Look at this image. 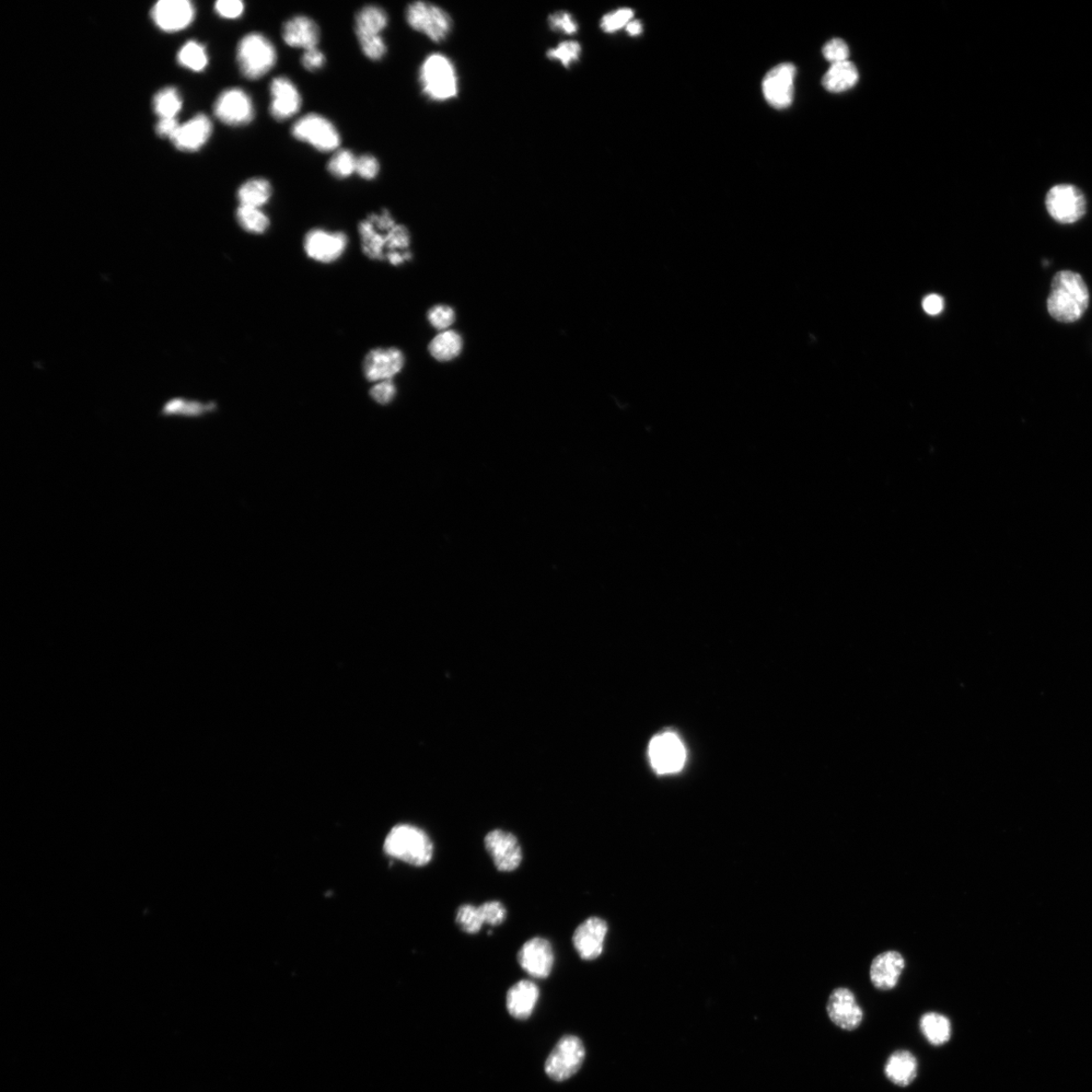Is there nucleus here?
<instances>
[{"label":"nucleus","mask_w":1092,"mask_h":1092,"mask_svg":"<svg viewBox=\"0 0 1092 1092\" xmlns=\"http://www.w3.org/2000/svg\"><path fill=\"white\" fill-rule=\"evenodd\" d=\"M358 232L363 251L369 260L397 265L411 254L409 230L397 224L388 210L367 216L359 223Z\"/></svg>","instance_id":"obj_1"},{"label":"nucleus","mask_w":1092,"mask_h":1092,"mask_svg":"<svg viewBox=\"0 0 1092 1092\" xmlns=\"http://www.w3.org/2000/svg\"><path fill=\"white\" fill-rule=\"evenodd\" d=\"M1089 290L1082 275L1072 271L1057 273L1047 300L1050 316L1061 323H1074L1085 315Z\"/></svg>","instance_id":"obj_2"},{"label":"nucleus","mask_w":1092,"mask_h":1092,"mask_svg":"<svg viewBox=\"0 0 1092 1092\" xmlns=\"http://www.w3.org/2000/svg\"><path fill=\"white\" fill-rule=\"evenodd\" d=\"M383 849L388 856L406 864L423 867L432 862L434 846L421 829L410 824L394 827L387 836Z\"/></svg>","instance_id":"obj_3"},{"label":"nucleus","mask_w":1092,"mask_h":1092,"mask_svg":"<svg viewBox=\"0 0 1092 1092\" xmlns=\"http://www.w3.org/2000/svg\"><path fill=\"white\" fill-rule=\"evenodd\" d=\"M419 81L423 94L430 100L444 102L459 94V76L455 64L444 54L429 55L423 61Z\"/></svg>","instance_id":"obj_4"},{"label":"nucleus","mask_w":1092,"mask_h":1092,"mask_svg":"<svg viewBox=\"0 0 1092 1092\" xmlns=\"http://www.w3.org/2000/svg\"><path fill=\"white\" fill-rule=\"evenodd\" d=\"M276 61L274 45L260 33H250L238 44V66L242 75L249 80H258L270 73Z\"/></svg>","instance_id":"obj_5"},{"label":"nucleus","mask_w":1092,"mask_h":1092,"mask_svg":"<svg viewBox=\"0 0 1092 1092\" xmlns=\"http://www.w3.org/2000/svg\"><path fill=\"white\" fill-rule=\"evenodd\" d=\"M408 25L436 43L445 41L452 30V20L446 11L433 4L412 3L406 8Z\"/></svg>","instance_id":"obj_6"},{"label":"nucleus","mask_w":1092,"mask_h":1092,"mask_svg":"<svg viewBox=\"0 0 1092 1092\" xmlns=\"http://www.w3.org/2000/svg\"><path fill=\"white\" fill-rule=\"evenodd\" d=\"M292 134L298 141L320 153H333L341 144V136L334 124L318 113H309L298 120L292 127Z\"/></svg>","instance_id":"obj_7"},{"label":"nucleus","mask_w":1092,"mask_h":1092,"mask_svg":"<svg viewBox=\"0 0 1092 1092\" xmlns=\"http://www.w3.org/2000/svg\"><path fill=\"white\" fill-rule=\"evenodd\" d=\"M1045 205L1056 222L1064 225L1078 222L1086 213L1085 196L1072 184L1055 185L1045 195Z\"/></svg>","instance_id":"obj_8"},{"label":"nucleus","mask_w":1092,"mask_h":1092,"mask_svg":"<svg viewBox=\"0 0 1092 1092\" xmlns=\"http://www.w3.org/2000/svg\"><path fill=\"white\" fill-rule=\"evenodd\" d=\"M586 1051L582 1041L575 1036L564 1037L545 1062V1072L554 1082L571 1078L583 1065Z\"/></svg>","instance_id":"obj_9"},{"label":"nucleus","mask_w":1092,"mask_h":1092,"mask_svg":"<svg viewBox=\"0 0 1092 1092\" xmlns=\"http://www.w3.org/2000/svg\"><path fill=\"white\" fill-rule=\"evenodd\" d=\"M648 757L658 774H673L686 762V750L677 735L667 731L650 740Z\"/></svg>","instance_id":"obj_10"},{"label":"nucleus","mask_w":1092,"mask_h":1092,"mask_svg":"<svg viewBox=\"0 0 1092 1092\" xmlns=\"http://www.w3.org/2000/svg\"><path fill=\"white\" fill-rule=\"evenodd\" d=\"M216 117L232 127L250 124L255 117L252 99L246 90L230 88L220 94L214 107Z\"/></svg>","instance_id":"obj_11"},{"label":"nucleus","mask_w":1092,"mask_h":1092,"mask_svg":"<svg viewBox=\"0 0 1092 1092\" xmlns=\"http://www.w3.org/2000/svg\"><path fill=\"white\" fill-rule=\"evenodd\" d=\"M795 76L796 68L792 63L777 65L766 73L763 80V94L770 106L778 110L790 107L794 98Z\"/></svg>","instance_id":"obj_12"},{"label":"nucleus","mask_w":1092,"mask_h":1092,"mask_svg":"<svg viewBox=\"0 0 1092 1092\" xmlns=\"http://www.w3.org/2000/svg\"><path fill=\"white\" fill-rule=\"evenodd\" d=\"M485 846L499 872H513L521 865L522 849L513 833L494 830L486 835Z\"/></svg>","instance_id":"obj_13"},{"label":"nucleus","mask_w":1092,"mask_h":1092,"mask_svg":"<svg viewBox=\"0 0 1092 1092\" xmlns=\"http://www.w3.org/2000/svg\"><path fill=\"white\" fill-rule=\"evenodd\" d=\"M348 246V238L343 232L313 229L304 240L308 257L321 263L339 260Z\"/></svg>","instance_id":"obj_14"},{"label":"nucleus","mask_w":1092,"mask_h":1092,"mask_svg":"<svg viewBox=\"0 0 1092 1092\" xmlns=\"http://www.w3.org/2000/svg\"><path fill=\"white\" fill-rule=\"evenodd\" d=\"M517 959L520 967L533 979H548L554 965L550 940L539 937L527 940L518 952Z\"/></svg>","instance_id":"obj_15"},{"label":"nucleus","mask_w":1092,"mask_h":1092,"mask_svg":"<svg viewBox=\"0 0 1092 1092\" xmlns=\"http://www.w3.org/2000/svg\"><path fill=\"white\" fill-rule=\"evenodd\" d=\"M827 1010L833 1024L845 1031L858 1029L864 1019L863 1009L859 1005L855 994L846 987H839L831 993Z\"/></svg>","instance_id":"obj_16"},{"label":"nucleus","mask_w":1092,"mask_h":1092,"mask_svg":"<svg viewBox=\"0 0 1092 1092\" xmlns=\"http://www.w3.org/2000/svg\"><path fill=\"white\" fill-rule=\"evenodd\" d=\"M608 933L607 923L592 916L580 924L573 936V944L580 959L593 961L599 958Z\"/></svg>","instance_id":"obj_17"},{"label":"nucleus","mask_w":1092,"mask_h":1092,"mask_svg":"<svg viewBox=\"0 0 1092 1092\" xmlns=\"http://www.w3.org/2000/svg\"><path fill=\"white\" fill-rule=\"evenodd\" d=\"M404 365L405 356L398 348H377L366 354L364 373L369 381L391 380L400 373Z\"/></svg>","instance_id":"obj_18"},{"label":"nucleus","mask_w":1092,"mask_h":1092,"mask_svg":"<svg viewBox=\"0 0 1092 1092\" xmlns=\"http://www.w3.org/2000/svg\"><path fill=\"white\" fill-rule=\"evenodd\" d=\"M271 114L276 121L284 122L299 113L301 107L300 91L292 80L285 76L275 77L271 84Z\"/></svg>","instance_id":"obj_19"},{"label":"nucleus","mask_w":1092,"mask_h":1092,"mask_svg":"<svg viewBox=\"0 0 1092 1092\" xmlns=\"http://www.w3.org/2000/svg\"><path fill=\"white\" fill-rule=\"evenodd\" d=\"M153 19L162 31H181L192 24L194 7L188 0H161L153 8Z\"/></svg>","instance_id":"obj_20"},{"label":"nucleus","mask_w":1092,"mask_h":1092,"mask_svg":"<svg viewBox=\"0 0 1092 1092\" xmlns=\"http://www.w3.org/2000/svg\"><path fill=\"white\" fill-rule=\"evenodd\" d=\"M905 968V960L898 951L881 952L871 964L870 979L877 990L886 992L897 987Z\"/></svg>","instance_id":"obj_21"},{"label":"nucleus","mask_w":1092,"mask_h":1092,"mask_svg":"<svg viewBox=\"0 0 1092 1092\" xmlns=\"http://www.w3.org/2000/svg\"><path fill=\"white\" fill-rule=\"evenodd\" d=\"M282 36L289 47L307 51L317 48L321 32L315 20L306 16H296L285 22Z\"/></svg>","instance_id":"obj_22"},{"label":"nucleus","mask_w":1092,"mask_h":1092,"mask_svg":"<svg viewBox=\"0 0 1092 1092\" xmlns=\"http://www.w3.org/2000/svg\"><path fill=\"white\" fill-rule=\"evenodd\" d=\"M213 125L206 114H197L189 122L180 125L171 141L181 151L193 153L201 149L211 138Z\"/></svg>","instance_id":"obj_23"},{"label":"nucleus","mask_w":1092,"mask_h":1092,"mask_svg":"<svg viewBox=\"0 0 1092 1092\" xmlns=\"http://www.w3.org/2000/svg\"><path fill=\"white\" fill-rule=\"evenodd\" d=\"M539 986L530 980H521L509 990L506 1005L511 1016L517 1019H527L539 1002Z\"/></svg>","instance_id":"obj_24"},{"label":"nucleus","mask_w":1092,"mask_h":1092,"mask_svg":"<svg viewBox=\"0 0 1092 1092\" xmlns=\"http://www.w3.org/2000/svg\"><path fill=\"white\" fill-rule=\"evenodd\" d=\"M885 1073L893 1085L909 1086L917 1075V1060L910 1051L899 1050L890 1055Z\"/></svg>","instance_id":"obj_25"},{"label":"nucleus","mask_w":1092,"mask_h":1092,"mask_svg":"<svg viewBox=\"0 0 1092 1092\" xmlns=\"http://www.w3.org/2000/svg\"><path fill=\"white\" fill-rule=\"evenodd\" d=\"M389 25L387 11L380 7L369 5L360 9L355 17L357 38L381 36Z\"/></svg>","instance_id":"obj_26"},{"label":"nucleus","mask_w":1092,"mask_h":1092,"mask_svg":"<svg viewBox=\"0 0 1092 1092\" xmlns=\"http://www.w3.org/2000/svg\"><path fill=\"white\" fill-rule=\"evenodd\" d=\"M859 80L858 69L851 61L833 64L822 79L824 88L834 94L854 87Z\"/></svg>","instance_id":"obj_27"},{"label":"nucleus","mask_w":1092,"mask_h":1092,"mask_svg":"<svg viewBox=\"0 0 1092 1092\" xmlns=\"http://www.w3.org/2000/svg\"><path fill=\"white\" fill-rule=\"evenodd\" d=\"M273 187L269 180L257 178L244 182L237 192L240 206L260 208L270 202Z\"/></svg>","instance_id":"obj_28"},{"label":"nucleus","mask_w":1092,"mask_h":1092,"mask_svg":"<svg viewBox=\"0 0 1092 1092\" xmlns=\"http://www.w3.org/2000/svg\"><path fill=\"white\" fill-rule=\"evenodd\" d=\"M920 1028L926 1041L934 1045H945L952 1037L951 1021L942 1014H925L921 1019Z\"/></svg>","instance_id":"obj_29"},{"label":"nucleus","mask_w":1092,"mask_h":1092,"mask_svg":"<svg viewBox=\"0 0 1092 1092\" xmlns=\"http://www.w3.org/2000/svg\"><path fill=\"white\" fill-rule=\"evenodd\" d=\"M215 410L216 404L214 403L173 398L162 406L160 415L165 417L200 418Z\"/></svg>","instance_id":"obj_30"},{"label":"nucleus","mask_w":1092,"mask_h":1092,"mask_svg":"<svg viewBox=\"0 0 1092 1092\" xmlns=\"http://www.w3.org/2000/svg\"><path fill=\"white\" fill-rule=\"evenodd\" d=\"M462 351L461 336L455 331L439 333L429 345V352L439 362H449Z\"/></svg>","instance_id":"obj_31"},{"label":"nucleus","mask_w":1092,"mask_h":1092,"mask_svg":"<svg viewBox=\"0 0 1092 1092\" xmlns=\"http://www.w3.org/2000/svg\"><path fill=\"white\" fill-rule=\"evenodd\" d=\"M236 219L240 227L251 234H263L271 226L269 216L258 207L240 206Z\"/></svg>","instance_id":"obj_32"},{"label":"nucleus","mask_w":1092,"mask_h":1092,"mask_svg":"<svg viewBox=\"0 0 1092 1092\" xmlns=\"http://www.w3.org/2000/svg\"><path fill=\"white\" fill-rule=\"evenodd\" d=\"M456 922L464 933L474 935L478 934L483 926L486 924V914L483 904L474 906L473 904H462L457 912Z\"/></svg>","instance_id":"obj_33"},{"label":"nucleus","mask_w":1092,"mask_h":1092,"mask_svg":"<svg viewBox=\"0 0 1092 1092\" xmlns=\"http://www.w3.org/2000/svg\"><path fill=\"white\" fill-rule=\"evenodd\" d=\"M182 101L176 88L161 89L154 98V110L160 119H177Z\"/></svg>","instance_id":"obj_34"},{"label":"nucleus","mask_w":1092,"mask_h":1092,"mask_svg":"<svg viewBox=\"0 0 1092 1092\" xmlns=\"http://www.w3.org/2000/svg\"><path fill=\"white\" fill-rule=\"evenodd\" d=\"M180 63L195 73H201L207 66L208 58L206 48L200 43L191 41L183 46L179 53Z\"/></svg>","instance_id":"obj_35"},{"label":"nucleus","mask_w":1092,"mask_h":1092,"mask_svg":"<svg viewBox=\"0 0 1092 1092\" xmlns=\"http://www.w3.org/2000/svg\"><path fill=\"white\" fill-rule=\"evenodd\" d=\"M357 157L351 150L337 151L328 162L327 169L332 177L344 180L356 173Z\"/></svg>","instance_id":"obj_36"},{"label":"nucleus","mask_w":1092,"mask_h":1092,"mask_svg":"<svg viewBox=\"0 0 1092 1092\" xmlns=\"http://www.w3.org/2000/svg\"><path fill=\"white\" fill-rule=\"evenodd\" d=\"M582 55V46L576 41H566L548 51L551 60L559 61L566 68L571 67L579 60Z\"/></svg>","instance_id":"obj_37"},{"label":"nucleus","mask_w":1092,"mask_h":1092,"mask_svg":"<svg viewBox=\"0 0 1092 1092\" xmlns=\"http://www.w3.org/2000/svg\"><path fill=\"white\" fill-rule=\"evenodd\" d=\"M634 13L631 8H619L604 16L600 21L602 31L612 33L626 28L633 20Z\"/></svg>","instance_id":"obj_38"},{"label":"nucleus","mask_w":1092,"mask_h":1092,"mask_svg":"<svg viewBox=\"0 0 1092 1092\" xmlns=\"http://www.w3.org/2000/svg\"><path fill=\"white\" fill-rule=\"evenodd\" d=\"M363 53L371 61H380L386 56L388 48L381 36L357 38Z\"/></svg>","instance_id":"obj_39"},{"label":"nucleus","mask_w":1092,"mask_h":1092,"mask_svg":"<svg viewBox=\"0 0 1092 1092\" xmlns=\"http://www.w3.org/2000/svg\"><path fill=\"white\" fill-rule=\"evenodd\" d=\"M428 320L437 330H446L456 321V313L449 306L438 305L430 309Z\"/></svg>","instance_id":"obj_40"},{"label":"nucleus","mask_w":1092,"mask_h":1092,"mask_svg":"<svg viewBox=\"0 0 1092 1092\" xmlns=\"http://www.w3.org/2000/svg\"><path fill=\"white\" fill-rule=\"evenodd\" d=\"M823 56L828 61L833 64H838L849 61L850 49L846 43L841 39H832L824 45L822 49Z\"/></svg>","instance_id":"obj_41"},{"label":"nucleus","mask_w":1092,"mask_h":1092,"mask_svg":"<svg viewBox=\"0 0 1092 1092\" xmlns=\"http://www.w3.org/2000/svg\"><path fill=\"white\" fill-rule=\"evenodd\" d=\"M549 24L553 32L566 34H574L579 30V25L575 18L565 10L556 11V13L551 15Z\"/></svg>","instance_id":"obj_42"},{"label":"nucleus","mask_w":1092,"mask_h":1092,"mask_svg":"<svg viewBox=\"0 0 1092 1092\" xmlns=\"http://www.w3.org/2000/svg\"><path fill=\"white\" fill-rule=\"evenodd\" d=\"M397 388L393 380L376 382L370 390V397L380 405H388L396 397Z\"/></svg>","instance_id":"obj_43"},{"label":"nucleus","mask_w":1092,"mask_h":1092,"mask_svg":"<svg viewBox=\"0 0 1092 1092\" xmlns=\"http://www.w3.org/2000/svg\"><path fill=\"white\" fill-rule=\"evenodd\" d=\"M380 170V162L374 155L357 157L356 173L360 178L373 180L379 176Z\"/></svg>","instance_id":"obj_44"},{"label":"nucleus","mask_w":1092,"mask_h":1092,"mask_svg":"<svg viewBox=\"0 0 1092 1092\" xmlns=\"http://www.w3.org/2000/svg\"><path fill=\"white\" fill-rule=\"evenodd\" d=\"M218 16L227 20H236L244 14L246 6L240 0H219L215 5Z\"/></svg>","instance_id":"obj_45"},{"label":"nucleus","mask_w":1092,"mask_h":1092,"mask_svg":"<svg viewBox=\"0 0 1092 1092\" xmlns=\"http://www.w3.org/2000/svg\"><path fill=\"white\" fill-rule=\"evenodd\" d=\"M301 65L310 73L320 71L326 64V57L318 48L310 49L301 56Z\"/></svg>","instance_id":"obj_46"},{"label":"nucleus","mask_w":1092,"mask_h":1092,"mask_svg":"<svg viewBox=\"0 0 1092 1092\" xmlns=\"http://www.w3.org/2000/svg\"><path fill=\"white\" fill-rule=\"evenodd\" d=\"M180 124L177 119H160L156 126V132L160 137L172 139L180 129Z\"/></svg>","instance_id":"obj_47"},{"label":"nucleus","mask_w":1092,"mask_h":1092,"mask_svg":"<svg viewBox=\"0 0 1092 1092\" xmlns=\"http://www.w3.org/2000/svg\"><path fill=\"white\" fill-rule=\"evenodd\" d=\"M923 308L928 315H938L944 309V300L938 295H929L924 300Z\"/></svg>","instance_id":"obj_48"},{"label":"nucleus","mask_w":1092,"mask_h":1092,"mask_svg":"<svg viewBox=\"0 0 1092 1092\" xmlns=\"http://www.w3.org/2000/svg\"><path fill=\"white\" fill-rule=\"evenodd\" d=\"M625 29H626L627 33H629L631 34V36L635 37V36H638V34L642 33L643 25H642L641 21L632 20L630 22V24L627 25V27Z\"/></svg>","instance_id":"obj_49"}]
</instances>
